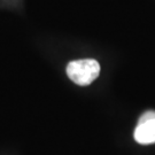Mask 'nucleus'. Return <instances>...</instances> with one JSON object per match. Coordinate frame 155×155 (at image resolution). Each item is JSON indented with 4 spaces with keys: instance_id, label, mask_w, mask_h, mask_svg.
<instances>
[{
    "instance_id": "f03ea898",
    "label": "nucleus",
    "mask_w": 155,
    "mask_h": 155,
    "mask_svg": "<svg viewBox=\"0 0 155 155\" xmlns=\"http://www.w3.org/2000/svg\"><path fill=\"white\" fill-rule=\"evenodd\" d=\"M133 136H134V140L139 144H155V120L138 124Z\"/></svg>"
},
{
    "instance_id": "7ed1b4c3",
    "label": "nucleus",
    "mask_w": 155,
    "mask_h": 155,
    "mask_svg": "<svg viewBox=\"0 0 155 155\" xmlns=\"http://www.w3.org/2000/svg\"><path fill=\"white\" fill-rule=\"evenodd\" d=\"M152 120H155V110H147L145 111V113H143L141 116L139 117L138 124L148 122V121H152Z\"/></svg>"
},
{
    "instance_id": "f257e3e1",
    "label": "nucleus",
    "mask_w": 155,
    "mask_h": 155,
    "mask_svg": "<svg viewBox=\"0 0 155 155\" xmlns=\"http://www.w3.org/2000/svg\"><path fill=\"white\" fill-rule=\"evenodd\" d=\"M67 74L74 83L81 86H86L99 76L100 64L93 59L75 60L67 66Z\"/></svg>"
}]
</instances>
